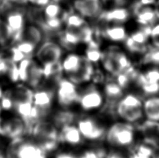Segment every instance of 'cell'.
<instances>
[{
  "label": "cell",
  "instance_id": "1",
  "mask_svg": "<svg viewBox=\"0 0 159 158\" xmlns=\"http://www.w3.org/2000/svg\"><path fill=\"white\" fill-rule=\"evenodd\" d=\"M6 158H48V154L30 136L9 140L6 146Z\"/></svg>",
  "mask_w": 159,
  "mask_h": 158
},
{
  "label": "cell",
  "instance_id": "2",
  "mask_svg": "<svg viewBox=\"0 0 159 158\" xmlns=\"http://www.w3.org/2000/svg\"><path fill=\"white\" fill-rule=\"evenodd\" d=\"M143 100L135 94H124L115 105V113L121 121L130 124L139 123L144 118Z\"/></svg>",
  "mask_w": 159,
  "mask_h": 158
},
{
  "label": "cell",
  "instance_id": "3",
  "mask_svg": "<svg viewBox=\"0 0 159 158\" xmlns=\"http://www.w3.org/2000/svg\"><path fill=\"white\" fill-rule=\"evenodd\" d=\"M104 138H106L107 144L114 148H129L135 142V129L132 124L121 121H118L106 129Z\"/></svg>",
  "mask_w": 159,
  "mask_h": 158
},
{
  "label": "cell",
  "instance_id": "4",
  "mask_svg": "<svg viewBox=\"0 0 159 158\" xmlns=\"http://www.w3.org/2000/svg\"><path fill=\"white\" fill-rule=\"evenodd\" d=\"M20 82L26 84L34 91L45 81L41 64L34 57L25 58L18 64Z\"/></svg>",
  "mask_w": 159,
  "mask_h": 158
},
{
  "label": "cell",
  "instance_id": "5",
  "mask_svg": "<svg viewBox=\"0 0 159 158\" xmlns=\"http://www.w3.org/2000/svg\"><path fill=\"white\" fill-rule=\"evenodd\" d=\"M101 64L105 71L114 76L132 66L129 56L116 46L103 51Z\"/></svg>",
  "mask_w": 159,
  "mask_h": 158
},
{
  "label": "cell",
  "instance_id": "6",
  "mask_svg": "<svg viewBox=\"0 0 159 158\" xmlns=\"http://www.w3.org/2000/svg\"><path fill=\"white\" fill-rule=\"evenodd\" d=\"M78 86L66 77L59 79L55 86V102L61 108L70 109L78 105Z\"/></svg>",
  "mask_w": 159,
  "mask_h": 158
},
{
  "label": "cell",
  "instance_id": "7",
  "mask_svg": "<svg viewBox=\"0 0 159 158\" xmlns=\"http://www.w3.org/2000/svg\"><path fill=\"white\" fill-rule=\"evenodd\" d=\"M106 103L102 89L95 85L80 90L78 105L82 112L90 113L101 110Z\"/></svg>",
  "mask_w": 159,
  "mask_h": 158
},
{
  "label": "cell",
  "instance_id": "8",
  "mask_svg": "<svg viewBox=\"0 0 159 158\" xmlns=\"http://www.w3.org/2000/svg\"><path fill=\"white\" fill-rule=\"evenodd\" d=\"M2 16L11 33L10 46H12L21 40L22 31L27 24L26 15L21 8L17 7L4 11Z\"/></svg>",
  "mask_w": 159,
  "mask_h": 158
},
{
  "label": "cell",
  "instance_id": "9",
  "mask_svg": "<svg viewBox=\"0 0 159 158\" xmlns=\"http://www.w3.org/2000/svg\"><path fill=\"white\" fill-rule=\"evenodd\" d=\"M63 56L64 49L60 44L48 38L44 40L37 47L34 58L41 65H44L61 61Z\"/></svg>",
  "mask_w": 159,
  "mask_h": 158
},
{
  "label": "cell",
  "instance_id": "10",
  "mask_svg": "<svg viewBox=\"0 0 159 158\" xmlns=\"http://www.w3.org/2000/svg\"><path fill=\"white\" fill-rule=\"evenodd\" d=\"M59 131L51 121L44 119L38 121L32 126L29 136L39 146H42L48 142H59Z\"/></svg>",
  "mask_w": 159,
  "mask_h": 158
},
{
  "label": "cell",
  "instance_id": "11",
  "mask_svg": "<svg viewBox=\"0 0 159 158\" xmlns=\"http://www.w3.org/2000/svg\"><path fill=\"white\" fill-rule=\"evenodd\" d=\"M80 132L84 141L96 142L105 137L106 128L95 118L86 116L76 121Z\"/></svg>",
  "mask_w": 159,
  "mask_h": 158
},
{
  "label": "cell",
  "instance_id": "12",
  "mask_svg": "<svg viewBox=\"0 0 159 158\" xmlns=\"http://www.w3.org/2000/svg\"><path fill=\"white\" fill-rule=\"evenodd\" d=\"M2 137L8 140L28 136V129L23 119L16 114L5 118H2L1 126Z\"/></svg>",
  "mask_w": 159,
  "mask_h": 158
},
{
  "label": "cell",
  "instance_id": "13",
  "mask_svg": "<svg viewBox=\"0 0 159 158\" xmlns=\"http://www.w3.org/2000/svg\"><path fill=\"white\" fill-rule=\"evenodd\" d=\"M55 102V87H45L43 84L34 91L33 105L43 111L48 116Z\"/></svg>",
  "mask_w": 159,
  "mask_h": 158
},
{
  "label": "cell",
  "instance_id": "14",
  "mask_svg": "<svg viewBox=\"0 0 159 158\" xmlns=\"http://www.w3.org/2000/svg\"><path fill=\"white\" fill-rule=\"evenodd\" d=\"M73 6L75 12L85 20L99 18L102 13L99 0H74Z\"/></svg>",
  "mask_w": 159,
  "mask_h": 158
},
{
  "label": "cell",
  "instance_id": "15",
  "mask_svg": "<svg viewBox=\"0 0 159 158\" xmlns=\"http://www.w3.org/2000/svg\"><path fill=\"white\" fill-rule=\"evenodd\" d=\"M84 61V56L80 54L71 52L64 55L60 61L62 74L66 77L75 75L81 68Z\"/></svg>",
  "mask_w": 159,
  "mask_h": 158
},
{
  "label": "cell",
  "instance_id": "16",
  "mask_svg": "<svg viewBox=\"0 0 159 158\" xmlns=\"http://www.w3.org/2000/svg\"><path fill=\"white\" fill-rule=\"evenodd\" d=\"M59 141L72 147H77L82 144L84 139L82 137L76 124L64 126L59 131Z\"/></svg>",
  "mask_w": 159,
  "mask_h": 158
},
{
  "label": "cell",
  "instance_id": "17",
  "mask_svg": "<svg viewBox=\"0 0 159 158\" xmlns=\"http://www.w3.org/2000/svg\"><path fill=\"white\" fill-rule=\"evenodd\" d=\"M103 38L112 43H124L127 38V30L123 24H109L101 30Z\"/></svg>",
  "mask_w": 159,
  "mask_h": 158
},
{
  "label": "cell",
  "instance_id": "18",
  "mask_svg": "<svg viewBox=\"0 0 159 158\" xmlns=\"http://www.w3.org/2000/svg\"><path fill=\"white\" fill-rule=\"evenodd\" d=\"M130 17V11L123 7H115L109 11L102 12L99 18L107 24H123Z\"/></svg>",
  "mask_w": 159,
  "mask_h": 158
},
{
  "label": "cell",
  "instance_id": "19",
  "mask_svg": "<svg viewBox=\"0 0 159 158\" xmlns=\"http://www.w3.org/2000/svg\"><path fill=\"white\" fill-rule=\"evenodd\" d=\"M135 9L136 21L142 27H152L158 20L155 9L150 6L138 4Z\"/></svg>",
  "mask_w": 159,
  "mask_h": 158
},
{
  "label": "cell",
  "instance_id": "20",
  "mask_svg": "<svg viewBox=\"0 0 159 158\" xmlns=\"http://www.w3.org/2000/svg\"><path fill=\"white\" fill-rule=\"evenodd\" d=\"M143 109L146 121L159 122V94L147 96L143 100Z\"/></svg>",
  "mask_w": 159,
  "mask_h": 158
},
{
  "label": "cell",
  "instance_id": "21",
  "mask_svg": "<svg viewBox=\"0 0 159 158\" xmlns=\"http://www.w3.org/2000/svg\"><path fill=\"white\" fill-rule=\"evenodd\" d=\"M51 116H52L51 122L59 130L64 126L74 124V123L77 121L78 116L74 112L70 109L61 108V109L54 113Z\"/></svg>",
  "mask_w": 159,
  "mask_h": 158
},
{
  "label": "cell",
  "instance_id": "22",
  "mask_svg": "<svg viewBox=\"0 0 159 158\" xmlns=\"http://www.w3.org/2000/svg\"><path fill=\"white\" fill-rule=\"evenodd\" d=\"M104 95L106 103L116 105L118 101L123 97L124 95V89L114 81H107L105 82L103 88L102 89Z\"/></svg>",
  "mask_w": 159,
  "mask_h": 158
},
{
  "label": "cell",
  "instance_id": "23",
  "mask_svg": "<svg viewBox=\"0 0 159 158\" xmlns=\"http://www.w3.org/2000/svg\"><path fill=\"white\" fill-rule=\"evenodd\" d=\"M44 33L38 24L34 23H27L22 31L20 41H27L38 47L44 41Z\"/></svg>",
  "mask_w": 159,
  "mask_h": 158
},
{
  "label": "cell",
  "instance_id": "24",
  "mask_svg": "<svg viewBox=\"0 0 159 158\" xmlns=\"http://www.w3.org/2000/svg\"><path fill=\"white\" fill-rule=\"evenodd\" d=\"M84 57L93 65L101 63L102 56H103V50L98 46L96 41L93 40L87 44V48L85 49Z\"/></svg>",
  "mask_w": 159,
  "mask_h": 158
},
{
  "label": "cell",
  "instance_id": "25",
  "mask_svg": "<svg viewBox=\"0 0 159 158\" xmlns=\"http://www.w3.org/2000/svg\"><path fill=\"white\" fill-rule=\"evenodd\" d=\"M61 18L65 27L78 29L87 24L86 20L76 12L63 14Z\"/></svg>",
  "mask_w": 159,
  "mask_h": 158
},
{
  "label": "cell",
  "instance_id": "26",
  "mask_svg": "<svg viewBox=\"0 0 159 158\" xmlns=\"http://www.w3.org/2000/svg\"><path fill=\"white\" fill-rule=\"evenodd\" d=\"M42 8L43 14L41 19L59 18V17L61 18V15H63L61 7L57 2L51 1L47 5H45V7Z\"/></svg>",
  "mask_w": 159,
  "mask_h": 158
},
{
  "label": "cell",
  "instance_id": "27",
  "mask_svg": "<svg viewBox=\"0 0 159 158\" xmlns=\"http://www.w3.org/2000/svg\"><path fill=\"white\" fill-rule=\"evenodd\" d=\"M135 80L137 81V84L143 82V81L159 83V68L157 67L151 68L144 72L138 75Z\"/></svg>",
  "mask_w": 159,
  "mask_h": 158
},
{
  "label": "cell",
  "instance_id": "28",
  "mask_svg": "<svg viewBox=\"0 0 159 158\" xmlns=\"http://www.w3.org/2000/svg\"><path fill=\"white\" fill-rule=\"evenodd\" d=\"M16 46L20 51L25 58H32L34 57L36 50L37 49V46L30 42L25 40H22L18 42L16 44L12 45Z\"/></svg>",
  "mask_w": 159,
  "mask_h": 158
},
{
  "label": "cell",
  "instance_id": "29",
  "mask_svg": "<svg viewBox=\"0 0 159 158\" xmlns=\"http://www.w3.org/2000/svg\"><path fill=\"white\" fill-rule=\"evenodd\" d=\"M0 106L3 112H13L14 103L12 94V88L4 90L0 99Z\"/></svg>",
  "mask_w": 159,
  "mask_h": 158
},
{
  "label": "cell",
  "instance_id": "30",
  "mask_svg": "<svg viewBox=\"0 0 159 158\" xmlns=\"http://www.w3.org/2000/svg\"><path fill=\"white\" fill-rule=\"evenodd\" d=\"M11 42V33L4 20L0 17V47H6Z\"/></svg>",
  "mask_w": 159,
  "mask_h": 158
},
{
  "label": "cell",
  "instance_id": "31",
  "mask_svg": "<svg viewBox=\"0 0 159 158\" xmlns=\"http://www.w3.org/2000/svg\"><path fill=\"white\" fill-rule=\"evenodd\" d=\"M143 94L147 96L159 94V83H151L143 81L138 84Z\"/></svg>",
  "mask_w": 159,
  "mask_h": 158
},
{
  "label": "cell",
  "instance_id": "32",
  "mask_svg": "<svg viewBox=\"0 0 159 158\" xmlns=\"http://www.w3.org/2000/svg\"><path fill=\"white\" fill-rule=\"evenodd\" d=\"M144 61L145 63L152 64V66H159V47H156L155 48L146 52Z\"/></svg>",
  "mask_w": 159,
  "mask_h": 158
},
{
  "label": "cell",
  "instance_id": "33",
  "mask_svg": "<svg viewBox=\"0 0 159 158\" xmlns=\"http://www.w3.org/2000/svg\"><path fill=\"white\" fill-rule=\"evenodd\" d=\"M7 78L9 80L11 83L17 84L20 82V77H19V70L18 64L14 63V62H10L9 68H8Z\"/></svg>",
  "mask_w": 159,
  "mask_h": 158
},
{
  "label": "cell",
  "instance_id": "34",
  "mask_svg": "<svg viewBox=\"0 0 159 158\" xmlns=\"http://www.w3.org/2000/svg\"><path fill=\"white\" fill-rule=\"evenodd\" d=\"M7 55L10 60L16 64H18L25 58L23 54L14 46H10Z\"/></svg>",
  "mask_w": 159,
  "mask_h": 158
},
{
  "label": "cell",
  "instance_id": "35",
  "mask_svg": "<svg viewBox=\"0 0 159 158\" xmlns=\"http://www.w3.org/2000/svg\"><path fill=\"white\" fill-rule=\"evenodd\" d=\"M10 62L11 60L8 57L7 53L0 51V77H7Z\"/></svg>",
  "mask_w": 159,
  "mask_h": 158
},
{
  "label": "cell",
  "instance_id": "36",
  "mask_svg": "<svg viewBox=\"0 0 159 158\" xmlns=\"http://www.w3.org/2000/svg\"><path fill=\"white\" fill-rule=\"evenodd\" d=\"M107 153L103 151L87 150L78 156V158H104Z\"/></svg>",
  "mask_w": 159,
  "mask_h": 158
},
{
  "label": "cell",
  "instance_id": "37",
  "mask_svg": "<svg viewBox=\"0 0 159 158\" xmlns=\"http://www.w3.org/2000/svg\"><path fill=\"white\" fill-rule=\"evenodd\" d=\"M28 4H32L38 7H43L52 0H27Z\"/></svg>",
  "mask_w": 159,
  "mask_h": 158
},
{
  "label": "cell",
  "instance_id": "38",
  "mask_svg": "<svg viewBox=\"0 0 159 158\" xmlns=\"http://www.w3.org/2000/svg\"><path fill=\"white\" fill-rule=\"evenodd\" d=\"M55 158H78V156H75L74 154L68 153V152H62L57 154Z\"/></svg>",
  "mask_w": 159,
  "mask_h": 158
},
{
  "label": "cell",
  "instance_id": "39",
  "mask_svg": "<svg viewBox=\"0 0 159 158\" xmlns=\"http://www.w3.org/2000/svg\"><path fill=\"white\" fill-rule=\"evenodd\" d=\"M11 4L15 5L17 7H22L23 6L28 4L27 0H8Z\"/></svg>",
  "mask_w": 159,
  "mask_h": 158
},
{
  "label": "cell",
  "instance_id": "40",
  "mask_svg": "<svg viewBox=\"0 0 159 158\" xmlns=\"http://www.w3.org/2000/svg\"><path fill=\"white\" fill-rule=\"evenodd\" d=\"M104 158H126V157L124 156V155L119 153V152L113 151V152H110L109 153H107Z\"/></svg>",
  "mask_w": 159,
  "mask_h": 158
},
{
  "label": "cell",
  "instance_id": "41",
  "mask_svg": "<svg viewBox=\"0 0 159 158\" xmlns=\"http://www.w3.org/2000/svg\"><path fill=\"white\" fill-rule=\"evenodd\" d=\"M129 158H152V157H146L144 156L143 155H140L136 152L131 151V153L129 155Z\"/></svg>",
  "mask_w": 159,
  "mask_h": 158
},
{
  "label": "cell",
  "instance_id": "42",
  "mask_svg": "<svg viewBox=\"0 0 159 158\" xmlns=\"http://www.w3.org/2000/svg\"><path fill=\"white\" fill-rule=\"evenodd\" d=\"M156 2H157V0H140L139 4L142 6H150L154 4Z\"/></svg>",
  "mask_w": 159,
  "mask_h": 158
},
{
  "label": "cell",
  "instance_id": "43",
  "mask_svg": "<svg viewBox=\"0 0 159 158\" xmlns=\"http://www.w3.org/2000/svg\"><path fill=\"white\" fill-rule=\"evenodd\" d=\"M3 92H4V89L2 88V86H0V99H1V98L2 96V94H3Z\"/></svg>",
  "mask_w": 159,
  "mask_h": 158
},
{
  "label": "cell",
  "instance_id": "44",
  "mask_svg": "<svg viewBox=\"0 0 159 158\" xmlns=\"http://www.w3.org/2000/svg\"><path fill=\"white\" fill-rule=\"evenodd\" d=\"M2 112H3V111H2V109L1 108V106H0V117H2Z\"/></svg>",
  "mask_w": 159,
  "mask_h": 158
},
{
  "label": "cell",
  "instance_id": "45",
  "mask_svg": "<svg viewBox=\"0 0 159 158\" xmlns=\"http://www.w3.org/2000/svg\"><path fill=\"white\" fill-rule=\"evenodd\" d=\"M54 1H55V2H57V1H59V0H54Z\"/></svg>",
  "mask_w": 159,
  "mask_h": 158
},
{
  "label": "cell",
  "instance_id": "46",
  "mask_svg": "<svg viewBox=\"0 0 159 158\" xmlns=\"http://www.w3.org/2000/svg\"><path fill=\"white\" fill-rule=\"evenodd\" d=\"M1 137H2V135H1V133H0V138H1Z\"/></svg>",
  "mask_w": 159,
  "mask_h": 158
}]
</instances>
